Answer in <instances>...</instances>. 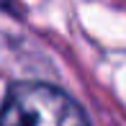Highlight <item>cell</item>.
Here are the masks:
<instances>
[{
	"label": "cell",
	"mask_w": 126,
	"mask_h": 126,
	"mask_svg": "<svg viewBox=\"0 0 126 126\" xmlns=\"http://www.w3.org/2000/svg\"><path fill=\"white\" fill-rule=\"evenodd\" d=\"M0 126H90V121L64 90L47 82H18L3 103Z\"/></svg>",
	"instance_id": "1"
},
{
	"label": "cell",
	"mask_w": 126,
	"mask_h": 126,
	"mask_svg": "<svg viewBox=\"0 0 126 126\" xmlns=\"http://www.w3.org/2000/svg\"><path fill=\"white\" fill-rule=\"evenodd\" d=\"M3 3H5V0H0V5H3Z\"/></svg>",
	"instance_id": "2"
}]
</instances>
